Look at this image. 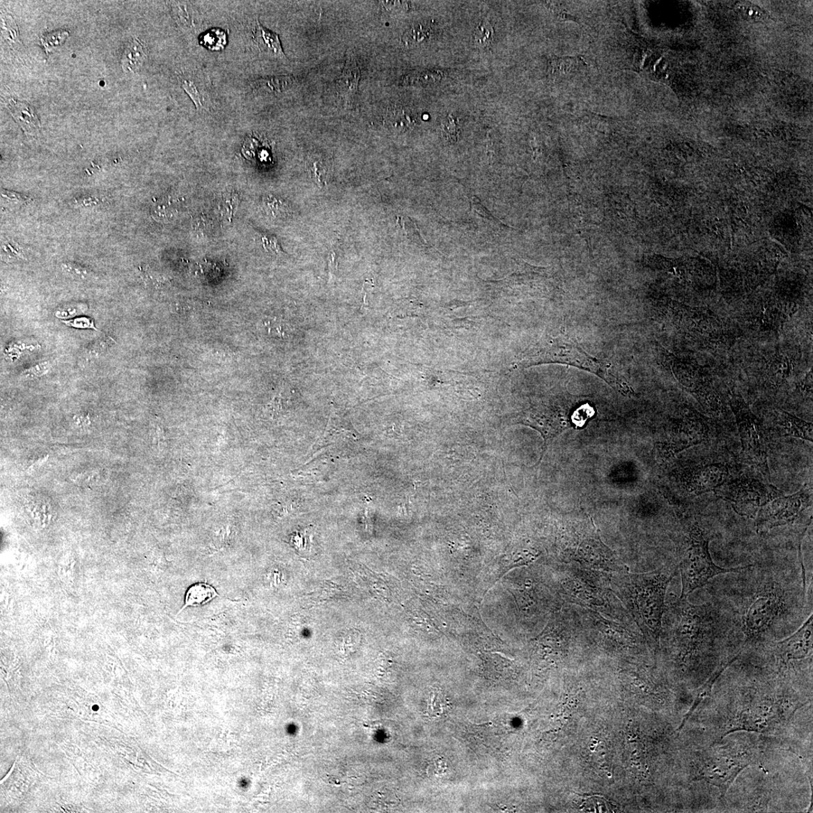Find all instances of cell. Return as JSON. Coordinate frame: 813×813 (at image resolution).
I'll return each mask as SVG.
<instances>
[{
  "instance_id": "obj_39",
  "label": "cell",
  "mask_w": 813,
  "mask_h": 813,
  "mask_svg": "<svg viewBox=\"0 0 813 813\" xmlns=\"http://www.w3.org/2000/svg\"><path fill=\"white\" fill-rule=\"evenodd\" d=\"M183 88L188 93L192 100L193 101L196 108L201 110L203 108V96L199 91L198 88L195 86L194 84L188 80H183L182 84Z\"/></svg>"
},
{
  "instance_id": "obj_34",
  "label": "cell",
  "mask_w": 813,
  "mask_h": 813,
  "mask_svg": "<svg viewBox=\"0 0 813 813\" xmlns=\"http://www.w3.org/2000/svg\"><path fill=\"white\" fill-rule=\"evenodd\" d=\"M69 35L68 31L63 30L42 35L41 37V42L45 49L46 54L49 55L53 49L62 45L68 38Z\"/></svg>"
},
{
  "instance_id": "obj_19",
  "label": "cell",
  "mask_w": 813,
  "mask_h": 813,
  "mask_svg": "<svg viewBox=\"0 0 813 813\" xmlns=\"http://www.w3.org/2000/svg\"><path fill=\"white\" fill-rule=\"evenodd\" d=\"M6 107L26 134L36 135L40 133V121L33 108L26 102L10 99L8 100Z\"/></svg>"
},
{
  "instance_id": "obj_23",
  "label": "cell",
  "mask_w": 813,
  "mask_h": 813,
  "mask_svg": "<svg viewBox=\"0 0 813 813\" xmlns=\"http://www.w3.org/2000/svg\"><path fill=\"white\" fill-rule=\"evenodd\" d=\"M219 594L212 585L205 582L195 584L189 588L185 597V604L180 612L187 607H199L209 603Z\"/></svg>"
},
{
  "instance_id": "obj_44",
  "label": "cell",
  "mask_w": 813,
  "mask_h": 813,
  "mask_svg": "<svg viewBox=\"0 0 813 813\" xmlns=\"http://www.w3.org/2000/svg\"><path fill=\"white\" fill-rule=\"evenodd\" d=\"M238 202V196H230V197H227L224 201L222 210L223 212L226 214L225 216L227 217H232V215L237 210Z\"/></svg>"
},
{
  "instance_id": "obj_12",
  "label": "cell",
  "mask_w": 813,
  "mask_h": 813,
  "mask_svg": "<svg viewBox=\"0 0 813 813\" xmlns=\"http://www.w3.org/2000/svg\"><path fill=\"white\" fill-rule=\"evenodd\" d=\"M709 428L706 420L700 415L689 412L675 426L665 443V453L672 455L688 448L702 444L707 440Z\"/></svg>"
},
{
  "instance_id": "obj_45",
  "label": "cell",
  "mask_w": 813,
  "mask_h": 813,
  "mask_svg": "<svg viewBox=\"0 0 813 813\" xmlns=\"http://www.w3.org/2000/svg\"><path fill=\"white\" fill-rule=\"evenodd\" d=\"M261 240H263V247L267 251L271 252V254L274 255L281 254L282 249L279 246L277 240L275 238L265 236L261 238Z\"/></svg>"
},
{
  "instance_id": "obj_14",
  "label": "cell",
  "mask_w": 813,
  "mask_h": 813,
  "mask_svg": "<svg viewBox=\"0 0 813 813\" xmlns=\"http://www.w3.org/2000/svg\"><path fill=\"white\" fill-rule=\"evenodd\" d=\"M780 601L777 594L763 593L756 597L744 617V626L748 633L757 635L768 628L778 614Z\"/></svg>"
},
{
  "instance_id": "obj_7",
  "label": "cell",
  "mask_w": 813,
  "mask_h": 813,
  "mask_svg": "<svg viewBox=\"0 0 813 813\" xmlns=\"http://www.w3.org/2000/svg\"><path fill=\"white\" fill-rule=\"evenodd\" d=\"M730 405L739 430L744 460L758 470L766 480L771 481L768 438L762 423L742 396L733 394Z\"/></svg>"
},
{
  "instance_id": "obj_1",
  "label": "cell",
  "mask_w": 813,
  "mask_h": 813,
  "mask_svg": "<svg viewBox=\"0 0 813 813\" xmlns=\"http://www.w3.org/2000/svg\"><path fill=\"white\" fill-rule=\"evenodd\" d=\"M663 568L647 573L628 571L610 575L614 594L633 617L640 631L649 640L658 643L665 613V596L675 575Z\"/></svg>"
},
{
  "instance_id": "obj_2",
  "label": "cell",
  "mask_w": 813,
  "mask_h": 813,
  "mask_svg": "<svg viewBox=\"0 0 813 813\" xmlns=\"http://www.w3.org/2000/svg\"><path fill=\"white\" fill-rule=\"evenodd\" d=\"M610 575L566 565L559 574V593L569 604L599 612L607 618L628 624L624 622L628 615L624 606H621V602L612 591Z\"/></svg>"
},
{
  "instance_id": "obj_10",
  "label": "cell",
  "mask_w": 813,
  "mask_h": 813,
  "mask_svg": "<svg viewBox=\"0 0 813 813\" xmlns=\"http://www.w3.org/2000/svg\"><path fill=\"white\" fill-rule=\"evenodd\" d=\"M669 630L672 633L682 660L690 657L702 643L706 630L703 607L679 600L668 612Z\"/></svg>"
},
{
  "instance_id": "obj_5",
  "label": "cell",
  "mask_w": 813,
  "mask_h": 813,
  "mask_svg": "<svg viewBox=\"0 0 813 813\" xmlns=\"http://www.w3.org/2000/svg\"><path fill=\"white\" fill-rule=\"evenodd\" d=\"M750 744L732 742L708 750L697 764L695 780L712 784L724 797L738 775L756 760L758 750Z\"/></svg>"
},
{
  "instance_id": "obj_8",
  "label": "cell",
  "mask_w": 813,
  "mask_h": 813,
  "mask_svg": "<svg viewBox=\"0 0 813 813\" xmlns=\"http://www.w3.org/2000/svg\"><path fill=\"white\" fill-rule=\"evenodd\" d=\"M715 493L730 503L737 513L749 518H755L766 504L784 495L770 482L746 474L727 479Z\"/></svg>"
},
{
  "instance_id": "obj_27",
  "label": "cell",
  "mask_w": 813,
  "mask_h": 813,
  "mask_svg": "<svg viewBox=\"0 0 813 813\" xmlns=\"http://www.w3.org/2000/svg\"><path fill=\"white\" fill-rule=\"evenodd\" d=\"M431 36L429 27L417 24L409 28L403 36V42L408 47H415L428 41Z\"/></svg>"
},
{
  "instance_id": "obj_38",
  "label": "cell",
  "mask_w": 813,
  "mask_h": 813,
  "mask_svg": "<svg viewBox=\"0 0 813 813\" xmlns=\"http://www.w3.org/2000/svg\"><path fill=\"white\" fill-rule=\"evenodd\" d=\"M3 29H4V38L8 43L20 42L18 40V36H20L18 33H18L17 26L11 16L3 17Z\"/></svg>"
},
{
  "instance_id": "obj_28",
  "label": "cell",
  "mask_w": 813,
  "mask_h": 813,
  "mask_svg": "<svg viewBox=\"0 0 813 813\" xmlns=\"http://www.w3.org/2000/svg\"><path fill=\"white\" fill-rule=\"evenodd\" d=\"M263 208L270 217L275 219H282L288 216V205L282 199L274 197L273 195L265 196L263 200Z\"/></svg>"
},
{
  "instance_id": "obj_25",
  "label": "cell",
  "mask_w": 813,
  "mask_h": 813,
  "mask_svg": "<svg viewBox=\"0 0 813 813\" xmlns=\"http://www.w3.org/2000/svg\"><path fill=\"white\" fill-rule=\"evenodd\" d=\"M146 59L144 46L137 39H134L125 49L121 63L125 72H136L142 68Z\"/></svg>"
},
{
  "instance_id": "obj_41",
  "label": "cell",
  "mask_w": 813,
  "mask_h": 813,
  "mask_svg": "<svg viewBox=\"0 0 813 813\" xmlns=\"http://www.w3.org/2000/svg\"><path fill=\"white\" fill-rule=\"evenodd\" d=\"M62 322L68 326L72 327V328L98 331L95 323L88 317H78L74 320H63Z\"/></svg>"
},
{
  "instance_id": "obj_4",
  "label": "cell",
  "mask_w": 813,
  "mask_h": 813,
  "mask_svg": "<svg viewBox=\"0 0 813 813\" xmlns=\"http://www.w3.org/2000/svg\"><path fill=\"white\" fill-rule=\"evenodd\" d=\"M562 557L566 565L609 575L628 570L613 551L603 543L595 527L587 522L578 523L566 529Z\"/></svg>"
},
{
  "instance_id": "obj_26",
  "label": "cell",
  "mask_w": 813,
  "mask_h": 813,
  "mask_svg": "<svg viewBox=\"0 0 813 813\" xmlns=\"http://www.w3.org/2000/svg\"><path fill=\"white\" fill-rule=\"evenodd\" d=\"M362 640L361 633L357 630H350L341 634L337 641V649L342 657H348L359 649Z\"/></svg>"
},
{
  "instance_id": "obj_33",
  "label": "cell",
  "mask_w": 813,
  "mask_h": 813,
  "mask_svg": "<svg viewBox=\"0 0 813 813\" xmlns=\"http://www.w3.org/2000/svg\"><path fill=\"white\" fill-rule=\"evenodd\" d=\"M494 38L493 26L488 22H481L474 31V43L480 48H486L490 45Z\"/></svg>"
},
{
  "instance_id": "obj_36",
  "label": "cell",
  "mask_w": 813,
  "mask_h": 813,
  "mask_svg": "<svg viewBox=\"0 0 813 813\" xmlns=\"http://www.w3.org/2000/svg\"><path fill=\"white\" fill-rule=\"evenodd\" d=\"M789 369L790 364L788 358L777 357L772 359L769 373L771 378L780 382L788 377L789 373L787 372H789Z\"/></svg>"
},
{
  "instance_id": "obj_15",
  "label": "cell",
  "mask_w": 813,
  "mask_h": 813,
  "mask_svg": "<svg viewBox=\"0 0 813 813\" xmlns=\"http://www.w3.org/2000/svg\"><path fill=\"white\" fill-rule=\"evenodd\" d=\"M812 615L790 637L778 642L775 646L777 658L784 663L805 659L812 651Z\"/></svg>"
},
{
  "instance_id": "obj_35",
  "label": "cell",
  "mask_w": 813,
  "mask_h": 813,
  "mask_svg": "<svg viewBox=\"0 0 813 813\" xmlns=\"http://www.w3.org/2000/svg\"><path fill=\"white\" fill-rule=\"evenodd\" d=\"M291 542L299 554L304 555L309 554L312 547L311 531L305 529L295 532L291 538Z\"/></svg>"
},
{
  "instance_id": "obj_46",
  "label": "cell",
  "mask_w": 813,
  "mask_h": 813,
  "mask_svg": "<svg viewBox=\"0 0 813 813\" xmlns=\"http://www.w3.org/2000/svg\"><path fill=\"white\" fill-rule=\"evenodd\" d=\"M382 3H384L385 6L389 9V10L398 11L401 10V9H405V6H407L405 3L399 1H386Z\"/></svg>"
},
{
  "instance_id": "obj_16",
  "label": "cell",
  "mask_w": 813,
  "mask_h": 813,
  "mask_svg": "<svg viewBox=\"0 0 813 813\" xmlns=\"http://www.w3.org/2000/svg\"><path fill=\"white\" fill-rule=\"evenodd\" d=\"M359 435L350 420L339 409L332 407L328 424L323 436L314 444L313 451L316 453L325 447L346 439L356 441Z\"/></svg>"
},
{
  "instance_id": "obj_17",
  "label": "cell",
  "mask_w": 813,
  "mask_h": 813,
  "mask_svg": "<svg viewBox=\"0 0 813 813\" xmlns=\"http://www.w3.org/2000/svg\"><path fill=\"white\" fill-rule=\"evenodd\" d=\"M586 70L587 63L580 56L552 58L548 63V76L555 81L572 79Z\"/></svg>"
},
{
  "instance_id": "obj_29",
  "label": "cell",
  "mask_w": 813,
  "mask_h": 813,
  "mask_svg": "<svg viewBox=\"0 0 813 813\" xmlns=\"http://www.w3.org/2000/svg\"><path fill=\"white\" fill-rule=\"evenodd\" d=\"M200 42L210 50H222L227 43L226 34L219 29H213L202 35Z\"/></svg>"
},
{
  "instance_id": "obj_3",
  "label": "cell",
  "mask_w": 813,
  "mask_h": 813,
  "mask_svg": "<svg viewBox=\"0 0 813 813\" xmlns=\"http://www.w3.org/2000/svg\"><path fill=\"white\" fill-rule=\"evenodd\" d=\"M729 718L723 736L738 731L771 734L787 725L800 706L791 695L749 693Z\"/></svg>"
},
{
  "instance_id": "obj_31",
  "label": "cell",
  "mask_w": 813,
  "mask_h": 813,
  "mask_svg": "<svg viewBox=\"0 0 813 813\" xmlns=\"http://www.w3.org/2000/svg\"><path fill=\"white\" fill-rule=\"evenodd\" d=\"M330 167L327 162L320 158H312L310 162V171L313 179L321 186L325 185L330 179Z\"/></svg>"
},
{
  "instance_id": "obj_11",
  "label": "cell",
  "mask_w": 813,
  "mask_h": 813,
  "mask_svg": "<svg viewBox=\"0 0 813 813\" xmlns=\"http://www.w3.org/2000/svg\"><path fill=\"white\" fill-rule=\"evenodd\" d=\"M812 488L806 486L796 494L782 496L766 504L757 513V529L768 531L798 520L812 504Z\"/></svg>"
},
{
  "instance_id": "obj_30",
  "label": "cell",
  "mask_w": 813,
  "mask_h": 813,
  "mask_svg": "<svg viewBox=\"0 0 813 813\" xmlns=\"http://www.w3.org/2000/svg\"><path fill=\"white\" fill-rule=\"evenodd\" d=\"M442 78V75L438 72L433 71H424L419 72H414L408 75L406 77L403 79V83L405 86H426L429 84L435 83Z\"/></svg>"
},
{
  "instance_id": "obj_22",
  "label": "cell",
  "mask_w": 813,
  "mask_h": 813,
  "mask_svg": "<svg viewBox=\"0 0 813 813\" xmlns=\"http://www.w3.org/2000/svg\"><path fill=\"white\" fill-rule=\"evenodd\" d=\"M385 123L389 128L396 132H405L415 126L417 119L412 111L403 107L395 106L388 109Z\"/></svg>"
},
{
  "instance_id": "obj_40",
  "label": "cell",
  "mask_w": 813,
  "mask_h": 813,
  "mask_svg": "<svg viewBox=\"0 0 813 813\" xmlns=\"http://www.w3.org/2000/svg\"><path fill=\"white\" fill-rule=\"evenodd\" d=\"M737 9H739L738 11H739V13L743 15L744 17L747 18V20L754 21L764 20L765 14L764 11L761 10V8H759L758 6L750 3H744L739 6V7H737Z\"/></svg>"
},
{
  "instance_id": "obj_24",
  "label": "cell",
  "mask_w": 813,
  "mask_h": 813,
  "mask_svg": "<svg viewBox=\"0 0 813 813\" xmlns=\"http://www.w3.org/2000/svg\"><path fill=\"white\" fill-rule=\"evenodd\" d=\"M736 659H737V658H734V659L731 660L729 662H724L722 663V665L720 667H719L713 672V675L709 677V679L705 682V683L703 685V686H701L698 689L697 692V697L695 699V702H694L693 705L691 706L690 709H689V711L686 714V715L684 717L683 720H682V722L680 725L679 728L678 729L679 731H680L681 730V729L683 728V727L685 726V725L688 722V718L691 715H692L694 712L695 711V709L700 704V703L702 702V701L707 696H709L710 695V693L712 692L713 687L714 684L715 683V681L718 680V677L720 676L723 674V672L729 666H730L731 665V663H733Z\"/></svg>"
},
{
  "instance_id": "obj_42",
  "label": "cell",
  "mask_w": 813,
  "mask_h": 813,
  "mask_svg": "<svg viewBox=\"0 0 813 813\" xmlns=\"http://www.w3.org/2000/svg\"><path fill=\"white\" fill-rule=\"evenodd\" d=\"M62 268L68 274L75 277L86 279L89 275V270L78 264L64 263Z\"/></svg>"
},
{
  "instance_id": "obj_18",
  "label": "cell",
  "mask_w": 813,
  "mask_h": 813,
  "mask_svg": "<svg viewBox=\"0 0 813 813\" xmlns=\"http://www.w3.org/2000/svg\"><path fill=\"white\" fill-rule=\"evenodd\" d=\"M777 426L782 436H792L812 442V424L783 411L777 412Z\"/></svg>"
},
{
  "instance_id": "obj_32",
  "label": "cell",
  "mask_w": 813,
  "mask_h": 813,
  "mask_svg": "<svg viewBox=\"0 0 813 813\" xmlns=\"http://www.w3.org/2000/svg\"><path fill=\"white\" fill-rule=\"evenodd\" d=\"M293 79L289 77H274L258 82V88L268 93L282 92L291 86Z\"/></svg>"
},
{
  "instance_id": "obj_43",
  "label": "cell",
  "mask_w": 813,
  "mask_h": 813,
  "mask_svg": "<svg viewBox=\"0 0 813 813\" xmlns=\"http://www.w3.org/2000/svg\"><path fill=\"white\" fill-rule=\"evenodd\" d=\"M49 369L50 366L48 362H42L36 364V366L30 369H26L22 372V375L27 378H39L45 375Z\"/></svg>"
},
{
  "instance_id": "obj_21",
  "label": "cell",
  "mask_w": 813,
  "mask_h": 813,
  "mask_svg": "<svg viewBox=\"0 0 813 813\" xmlns=\"http://www.w3.org/2000/svg\"><path fill=\"white\" fill-rule=\"evenodd\" d=\"M361 72L356 61L348 59L337 81L338 91L343 98H350L358 91Z\"/></svg>"
},
{
  "instance_id": "obj_9",
  "label": "cell",
  "mask_w": 813,
  "mask_h": 813,
  "mask_svg": "<svg viewBox=\"0 0 813 813\" xmlns=\"http://www.w3.org/2000/svg\"><path fill=\"white\" fill-rule=\"evenodd\" d=\"M527 362L530 364L540 362H560L569 364L595 373L615 389L619 388L624 392L629 391V386L619 378L613 375L608 367L603 366L599 360L590 356L579 347L575 339H570L566 335L559 336L543 350L538 353L537 356L532 357Z\"/></svg>"
},
{
  "instance_id": "obj_13",
  "label": "cell",
  "mask_w": 813,
  "mask_h": 813,
  "mask_svg": "<svg viewBox=\"0 0 813 813\" xmlns=\"http://www.w3.org/2000/svg\"><path fill=\"white\" fill-rule=\"evenodd\" d=\"M729 470L726 465L713 463L695 465L686 469L681 481L686 490L690 494L698 495L715 491L728 479Z\"/></svg>"
},
{
  "instance_id": "obj_37",
  "label": "cell",
  "mask_w": 813,
  "mask_h": 813,
  "mask_svg": "<svg viewBox=\"0 0 813 813\" xmlns=\"http://www.w3.org/2000/svg\"><path fill=\"white\" fill-rule=\"evenodd\" d=\"M115 343V341L110 337L99 339L89 346L87 353L91 357H99L113 347Z\"/></svg>"
},
{
  "instance_id": "obj_20",
  "label": "cell",
  "mask_w": 813,
  "mask_h": 813,
  "mask_svg": "<svg viewBox=\"0 0 813 813\" xmlns=\"http://www.w3.org/2000/svg\"><path fill=\"white\" fill-rule=\"evenodd\" d=\"M252 38L259 51L270 58L283 59L286 58L279 36L271 32L257 22Z\"/></svg>"
},
{
  "instance_id": "obj_6",
  "label": "cell",
  "mask_w": 813,
  "mask_h": 813,
  "mask_svg": "<svg viewBox=\"0 0 813 813\" xmlns=\"http://www.w3.org/2000/svg\"><path fill=\"white\" fill-rule=\"evenodd\" d=\"M743 568L717 566L709 554L708 537L695 523L689 532L687 546L679 564L682 586L680 598L686 599L691 593L706 585L710 579L717 575L740 572Z\"/></svg>"
}]
</instances>
